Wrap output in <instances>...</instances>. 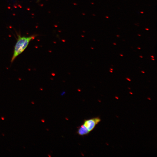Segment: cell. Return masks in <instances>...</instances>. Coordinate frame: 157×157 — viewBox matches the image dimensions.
I'll list each match as a JSON object with an SVG mask.
<instances>
[{
  "mask_svg": "<svg viewBox=\"0 0 157 157\" xmlns=\"http://www.w3.org/2000/svg\"><path fill=\"white\" fill-rule=\"evenodd\" d=\"M17 40L14 47L11 60V63H12L16 58L24 51L30 42L38 36L37 34H33L29 36H21L20 34H17Z\"/></svg>",
  "mask_w": 157,
  "mask_h": 157,
  "instance_id": "obj_1",
  "label": "cell"
},
{
  "mask_svg": "<svg viewBox=\"0 0 157 157\" xmlns=\"http://www.w3.org/2000/svg\"><path fill=\"white\" fill-rule=\"evenodd\" d=\"M99 117H96L84 121V124L90 132L92 131L95 127L101 121Z\"/></svg>",
  "mask_w": 157,
  "mask_h": 157,
  "instance_id": "obj_2",
  "label": "cell"
},
{
  "mask_svg": "<svg viewBox=\"0 0 157 157\" xmlns=\"http://www.w3.org/2000/svg\"><path fill=\"white\" fill-rule=\"evenodd\" d=\"M90 131L84 124L81 125L78 129L77 133L81 135H87Z\"/></svg>",
  "mask_w": 157,
  "mask_h": 157,
  "instance_id": "obj_3",
  "label": "cell"
},
{
  "mask_svg": "<svg viewBox=\"0 0 157 157\" xmlns=\"http://www.w3.org/2000/svg\"><path fill=\"white\" fill-rule=\"evenodd\" d=\"M126 79L128 81H131V80L129 78H126Z\"/></svg>",
  "mask_w": 157,
  "mask_h": 157,
  "instance_id": "obj_4",
  "label": "cell"
},
{
  "mask_svg": "<svg viewBox=\"0 0 157 157\" xmlns=\"http://www.w3.org/2000/svg\"><path fill=\"white\" fill-rule=\"evenodd\" d=\"M141 72L143 73H145V72L144 71H142Z\"/></svg>",
  "mask_w": 157,
  "mask_h": 157,
  "instance_id": "obj_5",
  "label": "cell"
},
{
  "mask_svg": "<svg viewBox=\"0 0 157 157\" xmlns=\"http://www.w3.org/2000/svg\"><path fill=\"white\" fill-rule=\"evenodd\" d=\"M151 57L152 58H153L154 57L153 56H151Z\"/></svg>",
  "mask_w": 157,
  "mask_h": 157,
  "instance_id": "obj_6",
  "label": "cell"
},
{
  "mask_svg": "<svg viewBox=\"0 0 157 157\" xmlns=\"http://www.w3.org/2000/svg\"><path fill=\"white\" fill-rule=\"evenodd\" d=\"M120 55L121 56H123V55L122 54H120Z\"/></svg>",
  "mask_w": 157,
  "mask_h": 157,
  "instance_id": "obj_7",
  "label": "cell"
},
{
  "mask_svg": "<svg viewBox=\"0 0 157 157\" xmlns=\"http://www.w3.org/2000/svg\"><path fill=\"white\" fill-rule=\"evenodd\" d=\"M140 57L141 58H143V56H140Z\"/></svg>",
  "mask_w": 157,
  "mask_h": 157,
  "instance_id": "obj_8",
  "label": "cell"
},
{
  "mask_svg": "<svg viewBox=\"0 0 157 157\" xmlns=\"http://www.w3.org/2000/svg\"><path fill=\"white\" fill-rule=\"evenodd\" d=\"M110 72L111 73H112L113 72V71L110 70Z\"/></svg>",
  "mask_w": 157,
  "mask_h": 157,
  "instance_id": "obj_9",
  "label": "cell"
},
{
  "mask_svg": "<svg viewBox=\"0 0 157 157\" xmlns=\"http://www.w3.org/2000/svg\"><path fill=\"white\" fill-rule=\"evenodd\" d=\"M138 49H141V48H140V47H138Z\"/></svg>",
  "mask_w": 157,
  "mask_h": 157,
  "instance_id": "obj_10",
  "label": "cell"
},
{
  "mask_svg": "<svg viewBox=\"0 0 157 157\" xmlns=\"http://www.w3.org/2000/svg\"><path fill=\"white\" fill-rule=\"evenodd\" d=\"M151 59H152V60H155V59H154V58H152Z\"/></svg>",
  "mask_w": 157,
  "mask_h": 157,
  "instance_id": "obj_11",
  "label": "cell"
},
{
  "mask_svg": "<svg viewBox=\"0 0 157 157\" xmlns=\"http://www.w3.org/2000/svg\"><path fill=\"white\" fill-rule=\"evenodd\" d=\"M110 70H112V71H113V69L112 68H110Z\"/></svg>",
  "mask_w": 157,
  "mask_h": 157,
  "instance_id": "obj_12",
  "label": "cell"
},
{
  "mask_svg": "<svg viewBox=\"0 0 157 157\" xmlns=\"http://www.w3.org/2000/svg\"><path fill=\"white\" fill-rule=\"evenodd\" d=\"M145 29H146V30H149L148 29V28H145Z\"/></svg>",
  "mask_w": 157,
  "mask_h": 157,
  "instance_id": "obj_13",
  "label": "cell"
},
{
  "mask_svg": "<svg viewBox=\"0 0 157 157\" xmlns=\"http://www.w3.org/2000/svg\"><path fill=\"white\" fill-rule=\"evenodd\" d=\"M113 44H114V45H116V44L115 43H113Z\"/></svg>",
  "mask_w": 157,
  "mask_h": 157,
  "instance_id": "obj_14",
  "label": "cell"
}]
</instances>
